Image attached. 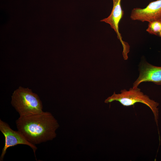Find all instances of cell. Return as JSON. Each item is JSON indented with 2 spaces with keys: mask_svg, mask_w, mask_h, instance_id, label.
Returning <instances> with one entry per match:
<instances>
[{
  "mask_svg": "<svg viewBox=\"0 0 161 161\" xmlns=\"http://www.w3.org/2000/svg\"><path fill=\"white\" fill-rule=\"evenodd\" d=\"M17 130L26 140L35 145L52 140L56 137L59 127L57 120L48 112L20 117L16 120Z\"/></svg>",
  "mask_w": 161,
  "mask_h": 161,
  "instance_id": "1",
  "label": "cell"
},
{
  "mask_svg": "<svg viewBox=\"0 0 161 161\" xmlns=\"http://www.w3.org/2000/svg\"><path fill=\"white\" fill-rule=\"evenodd\" d=\"M11 103L20 117L43 112L42 103L39 96L28 88L20 86L15 90L11 96Z\"/></svg>",
  "mask_w": 161,
  "mask_h": 161,
  "instance_id": "2",
  "label": "cell"
},
{
  "mask_svg": "<svg viewBox=\"0 0 161 161\" xmlns=\"http://www.w3.org/2000/svg\"><path fill=\"white\" fill-rule=\"evenodd\" d=\"M119 102L124 106H129L134 105L136 103H140L149 107L153 113L155 120L157 125L159 111L157 106L159 103L151 99L147 95H145L138 87L131 88L129 90L126 89L121 90L120 93L116 94L114 92L113 94L106 99V103L113 101Z\"/></svg>",
  "mask_w": 161,
  "mask_h": 161,
  "instance_id": "3",
  "label": "cell"
},
{
  "mask_svg": "<svg viewBox=\"0 0 161 161\" xmlns=\"http://www.w3.org/2000/svg\"><path fill=\"white\" fill-rule=\"evenodd\" d=\"M0 130L5 137L4 145L0 157V161H3L8 148L19 144L29 146L32 149L35 157V153L37 149L35 145L29 142L19 131L13 130L8 124L1 119L0 120Z\"/></svg>",
  "mask_w": 161,
  "mask_h": 161,
  "instance_id": "4",
  "label": "cell"
},
{
  "mask_svg": "<svg viewBox=\"0 0 161 161\" xmlns=\"http://www.w3.org/2000/svg\"><path fill=\"white\" fill-rule=\"evenodd\" d=\"M121 0H113V8L109 16L107 18L103 19L100 21L104 22L109 24L117 34V37L121 43L123 47V55L125 60L128 59V54L130 51V46L126 42L124 41L122 38L119 29V24L122 18L124 11L121 5Z\"/></svg>",
  "mask_w": 161,
  "mask_h": 161,
  "instance_id": "5",
  "label": "cell"
},
{
  "mask_svg": "<svg viewBox=\"0 0 161 161\" xmlns=\"http://www.w3.org/2000/svg\"><path fill=\"white\" fill-rule=\"evenodd\" d=\"M130 18L132 20L142 22L161 21V0L151 2L144 8L133 9L131 13Z\"/></svg>",
  "mask_w": 161,
  "mask_h": 161,
  "instance_id": "6",
  "label": "cell"
},
{
  "mask_svg": "<svg viewBox=\"0 0 161 161\" xmlns=\"http://www.w3.org/2000/svg\"><path fill=\"white\" fill-rule=\"evenodd\" d=\"M139 75L133 84V88L138 87L141 83L151 82L157 85H161V66H157L144 61L140 64Z\"/></svg>",
  "mask_w": 161,
  "mask_h": 161,
  "instance_id": "7",
  "label": "cell"
},
{
  "mask_svg": "<svg viewBox=\"0 0 161 161\" xmlns=\"http://www.w3.org/2000/svg\"><path fill=\"white\" fill-rule=\"evenodd\" d=\"M146 31L151 34L159 36L161 32V21L155 20L149 22Z\"/></svg>",
  "mask_w": 161,
  "mask_h": 161,
  "instance_id": "8",
  "label": "cell"
},
{
  "mask_svg": "<svg viewBox=\"0 0 161 161\" xmlns=\"http://www.w3.org/2000/svg\"><path fill=\"white\" fill-rule=\"evenodd\" d=\"M159 36L161 37V32H160V34L159 35Z\"/></svg>",
  "mask_w": 161,
  "mask_h": 161,
  "instance_id": "9",
  "label": "cell"
}]
</instances>
